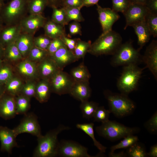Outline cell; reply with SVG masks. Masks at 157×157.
I'll return each instance as SVG.
<instances>
[{
    "mask_svg": "<svg viewBox=\"0 0 157 157\" xmlns=\"http://www.w3.org/2000/svg\"><path fill=\"white\" fill-rule=\"evenodd\" d=\"M4 48L0 44V58L3 56Z\"/></svg>",
    "mask_w": 157,
    "mask_h": 157,
    "instance_id": "obj_57",
    "label": "cell"
},
{
    "mask_svg": "<svg viewBox=\"0 0 157 157\" xmlns=\"http://www.w3.org/2000/svg\"><path fill=\"white\" fill-rule=\"evenodd\" d=\"M5 84V92L14 97L18 95L22 89V83L17 78L12 77Z\"/></svg>",
    "mask_w": 157,
    "mask_h": 157,
    "instance_id": "obj_30",
    "label": "cell"
},
{
    "mask_svg": "<svg viewBox=\"0 0 157 157\" xmlns=\"http://www.w3.org/2000/svg\"><path fill=\"white\" fill-rule=\"evenodd\" d=\"M99 0H83V7H90L98 4Z\"/></svg>",
    "mask_w": 157,
    "mask_h": 157,
    "instance_id": "obj_53",
    "label": "cell"
},
{
    "mask_svg": "<svg viewBox=\"0 0 157 157\" xmlns=\"http://www.w3.org/2000/svg\"><path fill=\"white\" fill-rule=\"evenodd\" d=\"M48 6L51 8L55 7L62 8L64 0H47Z\"/></svg>",
    "mask_w": 157,
    "mask_h": 157,
    "instance_id": "obj_51",
    "label": "cell"
},
{
    "mask_svg": "<svg viewBox=\"0 0 157 157\" xmlns=\"http://www.w3.org/2000/svg\"><path fill=\"white\" fill-rule=\"evenodd\" d=\"M16 137L13 129H10L6 126H0L1 150L10 153L14 147H18L16 141Z\"/></svg>",
    "mask_w": 157,
    "mask_h": 157,
    "instance_id": "obj_17",
    "label": "cell"
},
{
    "mask_svg": "<svg viewBox=\"0 0 157 157\" xmlns=\"http://www.w3.org/2000/svg\"><path fill=\"white\" fill-rule=\"evenodd\" d=\"M4 25V24L0 17V32L3 27Z\"/></svg>",
    "mask_w": 157,
    "mask_h": 157,
    "instance_id": "obj_59",
    "label": "cell"
},
{
    "mask_svg": "<svg viewBox=\"0 0 157 157\" xmlns=\"http://www.w3.org/2000/svg\"><path fill=\"white\" fill-rule=\"evenodd\" d=\"M140 50L135 48L131 41L122 43L113 55L111 60L114 67L126 66L131 64L138 65L142 61Z\"/></svg>",
    "mask_w": 157,
    "mask_h": 157,
    "instance_id": "obj_4",
    "label": "cell"
},
{
    "mask_svg": "<svg viewBox=\"0 0 157 157\" xmlns=\"http://www.w3.org/2000/svg\"><path fill=\"white\" fill-rule=\"evenodd\" d=\"M47 19L42 14L27 15L20 22L22 31L34 35L43 27Z\"/></svg>",
    "mask_w": 157,
    "mask_h": 157,
    "instance_id": "obj_13",
    "label": "cell"
},
{
    "mask_svg": "<svg viewBox=\"0 0 157 157\" xmlns=\"http://www.w3.org/2000/svg\"><path fill=\"white\" fill-rule=\"evenodd\" d=\"M12 78L11 69L7 66L0 67V84H6Z\"/></svg>",
    "mask_w": 157,
    "mask_h": 157,
    "instance_id": "obj_44",
    "label": "cell"
},
{
    "mask_svg": "<svg viewBox=\"0 0 157 157\" xmlns=\"http://www.w3.org/2000/svg\"><path fill=\"white\" fill-rule=\"evenodd\" d=\"M70 74L76 81H89L91 77L90 74L83 62L72 68Z\"/></svg>",
    "mask_w": 157,
    "mask_h": 157,
    "instance_id": "obj_25",
    "label": "cell"
},
{
    "mask_svg": "<svg viewBox=\"0 0 157 157\" xmlns=\"http://www.w3.org/2000/svg\"><path fill=\"white\" fill-rule=\"evenodd\" d=\"M122 38L117 32L112 30L101 34L92 43L88 53L98 56L113 54L122 43Z\"/></svg>",
    "mask_w": 157,
    "mask_h": 157,
    "instance_id": "obj_2",
    "label": "cell"
},
{
    "mask_svg": "<svg viewBox=\"0 0 157 157\" xmlns=\"http://www.w3.org/2000/svg\"><path fill=\"white\" fill-rule=\"evenodd\" d=\"M98 105L97 103L88 100L81 102L80 108L83 117L88 119L93 117Z\"/></svg>",
    "mask_w": 157,
    "mask_h": 157,
    "instance_id": "obj_28",
    "label": "cell"
},
{
    "mask_svg": "<svg viewBox=\"0 0 157 157\" xmlns=\"http://www.w3.org/2000/svg\"><path fill=\"white\" fill-rule=\"evenodd\" d=\"M131 3L144 5L147 0H129Z\"/></svg>",
    "mask_w": 157,
    "mask_h": 157,
    "instance_id": "obj_55",
    "label": "cell"
},
{
    "mask_svg": "<svg viewBox=\"0 0 157 157\" xmlns=\"http://www.w3.org/2000/svg\"><path fill=\"white\" fill-rule=\"evenodd\" d=\"M69 31L70 35H81V26L79 22L74 21L70 23L69 26Z\"/></svg>",
    "mask_w": 157,
    "mask_h": 157,
    "instance_id": "obj_48",
    "label": "cell"
},
{
    "mask_svg": "<svg viewBox=\"0 0 157 157\" xmlns=\"http://www.w3.org/2000/svg\"><path fill=\"white\" fill-rule=\"evenodd\" d=\"M16 114L26 113L30 107L29 98L22 94L15 99Z\"/></svg>",
    "mask_w": 157,
    "mask_h": 157,
    "instance_id": "obj_31",
    "label": "cell"
},
{
    "mask_svg": "<svg viewBox=\"0 0 157 157\" xmlns=\"http://www.w3.org/2000/svg\"><path fill=\"white\" fill-rule=\"evenodd\" d=\"M35 89L36 87L33 83H28L22 89L21 94L30 98L35 96Z\"/></svg>",
    "mask_w": 157,
    "mask_h": 157,
    "instance_id": "obj_46",
    "label": "cell"
},
{
    "mask_svg": "<svg viewBox=\"0 0 157 157\" xmlns=\"http://www.w3.org/2000/svg\"><path fill=\"white\" fill-rule=\"evenodd\" d=\"M110 113L115 116L122 117L130 114L135 108L133 101L126 95L106 91L104 92Z\"/></svg>",
    "mask_w": 157,
    "mask_h": 157,
    "instance_id": "obj_6",
    "label": "cell"
},
{
    "mask_svg": "<svg viewBox=\"0 0 157 157\" xmlns=\"http://www.w3.org/2000/svg\"><path fill=\"white\" fill-rule=\"evenodd\" d=\"M96 130L99 135L111 140H119L129 135L134 134L138 131L137 128L127 127L109 120L96 127Z\"/></svg>",
    "mask_w": 157,
    "mask_h": 157,
    "instance_id": "obj_7",
    "label": "cell"
},
{
    "mask_svg": "<svg viewBox=\"0 0 157 157\" xmlns=\"http://www.w3.org/2000/svg\"><path fill=\"white\" fill-rule=\"evenodd\" d=\"M49 56L47 50L34 46L31 50L28 57L31 60L41 61Z\"/></svg>",
    "mask_w": 157,
    "mask_h": 157,
    "instance_id": "obj_38",
    "label": "cell"
},
{
    "mask_svg": "<svg viewBox=\"0 0 157 157\" xmlns=\"http://www.w3.org/2000/svg\"><path fill=\"white\" fill-rule=\"evenodd\" d=\"M65 12L67 23L72 21L78 22L85 20L80 11L81 9L78 8L63 7Z\"/></svg>",
    "mask_w": 157,
    "mask_h": 157,
    "instance_id": "obj_32",
    "label": "cell"
},
{
    "mask_svg": "<svg viewBox=\"0 0 157 157\" xmlns=\"http://www.w3.org/2000/svg\"><path fill=\"white\" fill-rule=\"evenodd\" d=\"M66 46L60 38L52 39L47 51L49 56H52L59 49Z\"/></svg>",
    "mask_w": 157,
    "mask_h": 157,
    "instance_id": "obj_43",
    "label": "cell"
},
{
    "mask_svg": "<svg viewBox=\"0 0 157 157\" xmlns=\"http://www.w3.org/2000/svg\"><path fill=\"white\" fill-rule=\"evenodd\" d=\"M52 39L45 34L34 37V46L42 49L47 50Z\"/></svg>",
    "mask_w": 157,
    "mask_h": 157,
    "instance_id": "obj_41",
    "label": "cell"
},
{
    "mask_svg": "<svg viewBox=\"0 0 157 157\" xmlns=\"http://www.w3.org/2000/svg\"><path fill=\"white\" fill-rule=\"evenodd\" d=\"M149 11L144 5L131 3L126 10L123 13L126 19L124 29L129 26L144 20Z\"/></svg>",
    "mask_w": 157,
    "mask_h": 157,
    "instance_id": "obj_11",
    "label": "cell"
},
{
    "mask_svg": "<svg viewBox=\"0 0 157 157\" xmlns=\"http://www.w3.org/2000/svg\"><path fill=\"white\" fill-rule=\"evenodd\" d=\"M143 69L136 64L124 66L117 83V87L122 93L127 95L136 89Z\"/></svg>",
    "mask_w": 157,
    "mask_h": 157,
    "instance_id": "obj_5",
    "label": "cell"
},
{
    "mask_svg": "<svg viewBox=\"0 0 157 157\" xmlns=\"http://www.w3.org/2000/svg\"><path fill=\"white\" fill-rule=\"evenodd\" d=\"M88 149L71 140H63L59 142L58 156L64 157H92L88 152Z\"/></svg>",
    "mask_w": 157,
    "mask_h": 157,
    "instance_id": "obj_9",
    "label": "cell"
},
{
    "mask_svg": "<svg viewBox=\"0 0 157 157\" xmlns=\"http://www.w3.org/2000/svg\"><path fill=\"white\" fill-rule=\"evenodd\" d=\"M147 156L151 157H157V145L155 144L151 146L149 152L147 153Z\"/></svg>",
    "mask_w": 157,
    "mask_h": 157,
    "instance_id": "obj_52",
    "label": "cell"
},
{
    "mask_svg": "<svg viewBox=\"0 0 157 157\" xmlns=\"http://www.w3.org/2000/svg\"><path fill=\"white\" fill-rule=\"evenodd\" d=\"M127 154L131 157H145L147 156L144 148L137 142L129 147Z\"/></svg>",
    "mask_w": 157,
    "mask_h": 157,
    "instance_id": "obj_39",
    "label": "cell"
},
{
    "mask_svg": "<svg viewBox=\"0 0 157 157\" xmlns=\"http://www.w3.org/2000/svg\"><path fill=\"white\" fill-rule=\"evenodd\" d=\"M112 3V9L117 13H123L127 9L131 2L129 0H111Z\"/></svg>",
    "mask_w": 157,
    "mask_h": 157,
    "instance_id": "obj_42",
    "label": "cell"
},
{
    "mask_svg": "<svg viewBox=\"0 0 157 157\" xmlns=\"http://www.w3.org/2000/svg\"><path fill=\"white\" fill-rule=\"evenodd\" d=\"M83 0H64L63 7L78 8L81 9L83 7Z\"/></svg>",
    "mask_w": 157,
    "mask_h": 157,
    "instance_id": "obj_49",
    "label": "cell"
},
{
    "mask_svg": "<svg viewBox=\"0 0 157 157\" xmlns=\"http://www.w3.org/2000/svg\"><path fill=\"white\" fill-rule=\"evenodd\" d=\"M96 5L99 20L102 28V33H105L112 30L113 24L119 18L120 16L112 9L103 8L98 4Z\"/></svg>",
    "mask_w": 157,
    "mask_h": 157,
    "instance_id": "obj_12",
    "label": "cell"
},
{
    "mask_svg": "<svg viewBox=\"0 0 157 157\" xmlns=\"http://www.w3.org/2000/svg\"><path fill=\"white\" fill-rule=\"evenodd\" d=\"M16 115L15 98L5 93L0 99V117L7 120Z\"/></svg>",
    "mask_w": 157,
    "mask_h": 157,
    "instance_id": "obj_16",
    "label": "cell"
},
{
    "mask_svg": "<svg viewBox=\"0 0 157 157\" xmlns=\"http://www.w3.org/2000/svg\"><path fill=\"white\" fill-rule=\"evenodd\" d=\"M124 138L119 143L111 147L110 152H114L117 149L129 148L138 140V137L133 134L128 135Z\"/></svg>",
    "mask_w": 157,
    "mask_h": 157,
    "instance_id": "obj_36",
    "label": "cell"
},
{
    "mask_svg": "<svg viewBox=\"0 0 157 157\" xmlns=\"http://www.w3.org/2000/svg\"><path fill=\"white\" fill-rule=\"evenodd\" d=\"M144 126L146 129L151 133H155L157 131V112L153 115L151 117L146 123Z\"/></svg>",
    "mask_w": 157,
    "mask_h": 157,
    "instance_id": "obj_45",
    "label": "cell"
},
{
    "mask_svg": "<svg viewBox=\"0 0 157 157\" xmlns=\"http://www.w3.org/2000/svg\"><path fill=\"white\" fill-rule=\"evenodd\" d=\"M60 38L67 47L74 52L78 38L72 39L66 35L63 36Z\"/></svg>",
    "mask_w": 157,
    "mask_h": 157,
    "instance_id": "obj_47",
    "label": "cell"
},
{
    "mask_svg": "<svg viewBox=\"0 0 157 157\" xmlns=\"http://www.w3.org/2000/svg\"><path fill=\"white\" fill-rule=\"evenodd\" d=\"M74 81L70 74L60 70L49 81L51 91L62 95L69 94Z\"/></svg>",
    "mask_w": 157,
    "mask_h": 157,
    "instance_id": "obj_8",
    "label": "cell"
},
{
    "mask_svg": "<svg viewBox=\"0 0 157 157\" xmlns=\"http://www.w3.org/2000/svg\"><path fill=\"white\" fill-rule=\"evenodd\" d=\"M51 91L49 81L43 79L36 87L35 96L40 103L45 102L49 98Z\"/></svg>",
    "mask_w": 157,
    "mask_h": 157,
    "instance_id": "obj_24",
    "label": "cell"
},
{
    "mask_svg": "<svg viewBox=\"0 0 157 157\" xmlns=\"http://www.w3.org/2000/svg\"><path fill=\"white\" fill-rule=\"evenodd\" d=\"M34 35L22 31L15 41L23 58L28 56L34 46Z\"/></svg>",
    "mask_w": 157,
    "mask_h": 157,
    "instance_id": "obj_20",
    "label": "cell"
},
{
    "mask_svg": "<svg viewBox=\"0 0 157 157\" xmlns=\"http://www.w3.org/2000/svg\"><path fill=\"white\" fill-rule=\"evenodd\" d=\"M6 0H8V1H9L10 0H4V1H6Z\"/></svg>",
    "mask_w": 157,
    "mask_h": 157,
    "instance_id": "obj_61",
    "label": "cell"
},
{
    "mask_svg": "<svg viewBox=\"0 0 157 157\" xmlns=\"http://www.w3.org/2000/svg\"><path fill=\"white\" fill-rule=\"evenodd\" d=\"M145 5L149 11L157 14V0H147Z\"/></svg>",
    "mask_w": 157,
    "mask_h": 157,
    "instance_id": "obj_50",
    "label": "cell"
},
{
    "mask_svg": "<svg viewBox=\"0 0 157 157\" xmlns=\"http://www.w3.org/2000/svg\"><path fill=\"white\" fill-rule=\"evenodd\" d=\"M47 6V0H29L28 13L30 14H41Z\"/></svg>",
    "mask_w": 157,
    "mask_h": 157,
    "instance_id": "obj_27",
    "label": "cell"
},
{
    "mask_svg": "<svg viewBox=\"0 0 157 157\" xmlns=\"http://www.w3.org/2000/svg\"><path fill=\"white\" fill-rule=\"evenodd\" d=\"M110 112L106 110L104 106H98L93 116L94 121L102 123L109 120Z\"/></svg>",
    "mask_w": 157,
    "mask_h": 157,
    "instance_id": "obj_40",
    "label": "cell"
},
{
    "mask_svg": "<svg viewBox=\"0 0 157 157\" xmlns=\"http://www.w3.org/2000/svg\"><path fill=\"white\" fill-rule=\"evenodd\" d=\"M69 129L68 126L60 125L45 135H42L37 137L38 144L34 151L33 156L53 157L58 156L59 143L58 136L63 131Z\"/></svg>",
    "mask_w": 157,
    "mask_h": 157,
    "instance_id": "obj_1",
    "label": "cell"
},
{
    "mask_svg": "<svg viewBox=\"0 0 157 157\" xmlns=\"http://www.w3.org/2000/svg\"><path fill=\"white\" fill-rule=\"evenodd\" d=\"M138 38V44L140 50L148 42L151 35L145 19L134 24L132 26Z\"/></svg>",
    "mask_w": 157,
    "mask_h": 157,
    "instance_id": "obj_22",
    "label": "cell"
},
{
    "mask_svg": "<svg viewBox=\"0 0 157 157\" xmlns=\"http://www.w3.org/2000/svg\"><path fill=\"white\" fill-rule=\"evenodd\" d=\"M4 0H0V12L5 3Z\"/></svg>",
    "mask_w": 157,
    "mask_h": 157,
    "instance_id": "obj_58",
    "label": "cell"
},
{
    "mask_svg": "<svg viewBox=\"0 0 157 157\" xmlns=\"http://www.w3.org/2000/svg\"><path fill=\"white\" fill-rule=\"evenodd\" d=\"M3 84H0V99L5 93V88L3 87Z\"/></svg>",
    "mask_w": 157,
    "mask_h": 157,
    "instance_id": "obj_56",
    "label": "cell"
},
{
    "mask_svg": "<svg viewBox=\"0 0 157 157\" xmlns=\"http://www.w3.org/2000/svg\"><path fill=\"white\" fill-rule=\"evenodd\" d=\"M91 93L89 81H74L69 94L82 102L88 100Z\"/></svg>",
    "mask_w": 157,
    "mask_h": 157,
    "instance_id": "obj_19",
    "label": "cell"
},
{
    "mask_svg": "<svg viewBox=\"0 0 157 157\" xmlns=\"http://www.w3.org/2000/svg\"><path fill=\"white\" fill-rule=\"evenodd\" d=\"M44 34L51 39L66 35L65 26L57 24L51 19H47L43 27Z\"/></svg>",
    "mask_w": 157,
    "mask_h": 157,
    "instance_id": "obj_23",
    "label": "cell"
},
{
    "mask_svg": "<svg viewBox=\"0 0 157 157\" xmlns=\"http://www.w3.org/2000/svg\"><path fill=\"white\" fill-rule=\"evenodd\" d=\"M18 68L22 74L29 77L33 76L36 72L35 65L28 60H25L20 63Z\"/></svg>",
    "mask_w": 157,
    "mask_h": 157,
    "instance_id": "obj_37",
    "label": "cell"
},
{
    "mask_svg": "<svg viewBox=\"0 0 157 157\" xmlns=\"http://www.w3.org/2000/svg\"><path fill=\"white\" fill-rule=\"evenodd\" d=\"M3 57L10 61H16L23 58L15 42L8 44L4 48Z\"/></svg>",
    "mask_w": 157,
    "mask_h": 157,
    "instance_id": "obj_29",
    "label": "cell"
},
{
    "mask_svg": "<svg viewBox=\"0 0 157 157\" xmlns=\"http://www.w3.org/2000/svg\"><path fill=\"white\" fill-rule=\"evenodd\" d=\"M41 62L39 66L40 72L43 79L49 81L56 74L61 70L49 56Z\"/></svg>",
    "mask_w": 157,
    "mask_h": 157,
    "instance_id": "obj_21",
    "label": "cell"
},
{
    "mask_svg": "<svg viewBox=\"0 0 157 157\" xmlns=\"http://www.w3.org/2000/svg\"><path fill=\"white\" fill-rule=\"evenodd\" d=\"M22 31L20 22L11 25H4L0 32V44L4 48L15 42Z\"/></svg>",
    "mask_w": 157,
    "mask_h": 157,
    "instance_id": "obj_15",
    "label": "cell"
},
{
    "mask_svg": "<svg viewBox=\"0 0 157 157\" xmlns=\"http://www.w3.org/2000/svg\"><path fill=\"white\" fill-rule=\"evenodd\" d=\"M53 12L51 19L55 23L63 26L67 25L65 12L63 7L52 8Z\"/></svg>",
    "mask_w": 157,
    "mask_h": 157,
    "instance_id": "obj_34",
    "label": "cell"
},
{
    "mask_svg": "<svg viewBox=\"0 0 157 157\" xmlns=\"http://www.w3.org/2000/svg\"><path fill=\"white\" fill-rule=\"evenodd\" d=\"M143 62L156 80L157 78V41L153 40L147 47L142 56Z\"/></svg>",
    "mask_w": 157,
    "mask_h": 157,
    "instance_id": "obj_14",
    "label": "cell"
},
{
    "mask_svg": "<svg viewBox=\"0 0 157 157\" xmlns=\"http://www.w3.org/2000/svg\"><path fill=\"white\" fill-rule=\"evenodd\" d=\"M126 156V154L124 152L122 151L118 153L110 152L109 156L112 157H125Z\"/></svg>",
    "mask_w": 157,
    "mask_h": 157,
    "instance_id": "obj_54",
    "label": "cell"
},
{
    "mask_svg": "<svg viewBox=\"0 0 157 157\" xmlns=\"http://www.w3.org/2000/svg\"><path fill=\"white\" fill-rule=\"evenodd\" d=\"M50 56L61 70H63L64 68L68 65L78 60L74 52L66 46L59 49Z\"/></svg>",
    "mask_w": 157,
    "mask_h": 157,
    "instance_id": "obj_18",
    "label": "cell"
},
{
    "mask_svg": "<svg viewBox=\"0 0 157 157\" xmlns=\"http://www.w3.org/2000/svg\"><path fill=\"white\" fill-rule=\"evenodd\" d=\"M29 0H10L5 4L0 12V17L5 25L20 22L27 15Z\"/></svg>",
    "mask_w": 157,
    "mask_h": 157,
    "instance_id": "obj_3",
    "label": "cell"
},
{
    "mask_svg": "<svg viewBox=\"0 0 157 157\" xmlns=\"http://www.w3.org/2000/svg\"><path fill=\"white\" fill-rule=\"evenodd\" d=\"M2 62V60H1V58H0V65H1Z\"/></svg>",
    "mask_w": 157,
    "mask_h": 157,
    "instance_id": "obj_60",
    "label": "cell"
},
{
    "mask_svg": "<svg viewBox=\"0 0 157 157\" xmlns=\"http://www.w3.org/2000/svg\"><path fill=\"white\" fill-rule=\"evenodd\" d=\"M94 126V124L91 123L82 124H76V127L77 128L80 129L90 137L93 141L94 145L100 151L101 153H105L106 152V147L103 146L95 138L93 129Z\"/></svg>",
    "mask_w": 157,
    "mask_h": 157,
    "instance_id": "obj_26",
    "label": "cell"
},
{
    "mask_svg": "<svg viewBox=\"0 0 157 157\" xmlns=\"http://www.w3.org/2000/svg\"><path fill=\"white\" fill-rule=\"evenodd\" d=\"M145 21L151 35L157 36V14L149 10L145 17Z\"/></svg>",
    "mask_w": 157,
    "mask_h": 157,
    "instance_id": "obj_35",
    "label": "cell"
},
{
    "mask_svg": "<svg viewBox=\"0 0 157 157\" xmlns=\"http://www.w3.org/2000/svg\"><path fill=\"white\" fill-rule=\"evenodd\" d=\"M90 41L86 42L78 38L74 53L77 59L84 58L91 44Z\"/></svg>",
    "mask_w": 157,
    "mask_h": 157,
    "instance_id": "obj_33",
    "label": "cell"
},
{
    "mask_svg": "<svg viewBox=\"0 0 157 157\" xmlns=\"http://www.w3.org/2000/svg\"><path fill=\"white\" fill-rule=\"evenodd\" d=\"M13 129L17 136L24 133H28L37 137L42 135L37 117L31 113L26 114L19 124Z\"/></svg>",
    "mask_w": 157,
    "mask_h": 157,
    "instance_id": "obj_10",
    "label": "cell"
}]
</instances>
